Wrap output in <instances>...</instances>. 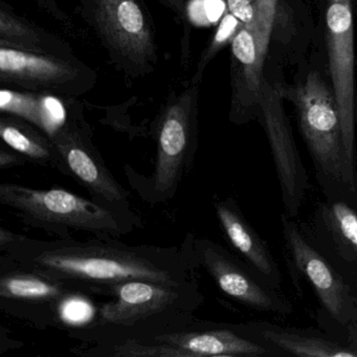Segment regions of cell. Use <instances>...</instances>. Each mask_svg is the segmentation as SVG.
Listing matches in <instances>:
<instances>
[{
	"instance_id": "ffe728a7",
	"label": "cell",
	"mask_w": 357,
	"mask_h": 357,
	"mask_svg": "<svg viewBox=\"0 0 357 357\" xmlns=\"http://www.w3.org/2000/svg\"><path fill=\"white\" fill-rule=\"evenodd\" d=\"M0 47L75 58L66 43L14 13L3 0L0 3Z\"/></svg>"
},
{
	"instance_id": "6da1fadb",
	"label": "cell",
	"mask_w": 357,
	"mask_h": 357,
	"mask_svg": "<svg viewBox=\"0 0 357 357\" xmlns=\"http://www.w3.org/2000/svg\"><path fill=\"white\" fill-rule=\"evenodd\" d=\"M1 267L35 271L82 294H107L114 284L150 280L173 286L192 285L193 265L185 248L130 246L114 237L86 242L73 238L30 239L0 229Z\"/></svg>"
},
{
	"instance_id": "7a4b0ae2",
	"label": "cell",
	"mask_w": 357,
	"mask_h": 357,
	"mask_svg": "<svg viewBox=\"0 0 357 357\" xmlns=\"http://www.w3.org/2000/svg\"><path fill=\"white\" fill-rule=\"evenodd\" d=\"M0 204L13 211L26 225L60 238H70L73 231L116 238L130 233L137 225L132 213L87 199L61 188L39 190L1 183Z\"/></svg>"
},
{
	"instance_id": "30bf717a",
	"label": "cell",
	"mask_w": 357,
	"mask_h": 357,
	"mask_svg": "<svg viewBox=\"0 0 357 357\" xmlns=\"http://www.w3.org/2000/svg\"><path fill=\"white\" fill-rule=\"evenodd\" d=\"M305 222L311 241L357 292V193H324Z\"/></svg>"
},
{
	"instance_id": "5bb4252c",
	"label": "cell",
	"mask_w": 357,
	"mask_h": 357,
	"mask_svg": "<svg viewBox=\"0 0 357 357\" xmlns=\"http://www.w3.org/2000/svg\"><path fill=\"white\" fill-rule=\"evenodd\" d=\"M187 286H173L150 280H130L108 289L110 302L100 310V321L108 325L132 326L175 308L185 298Z\"/></svg>"
},
{
	"instance_id": "ac0fdd59",
	"label": "cell",
	"mask_w": 357,
	"mask_h": 357,
	"mask_svg": "<svg viewBox=\"0 0 357 357\" xmlns=\"http://www.w3.org/2000/svg\"><path fill=\"white\" fill-rule=\"evenodd\" d=\"M84 294L70 285L16 267H1L0 298L8 302L51 307L59 314L60 307L72 296Z\"/></svg>"
},
{
	"instance_id": "9c48e42d",
	"label": "cell",
	"mask_w": 357,
	"mask_h": 357,
	"mask_svg": "<svg viewBox=\"0 0 357 357\" xmlns=\"http://www.w3.org/2000/svg\"><path fill=\"white\" fill-rule=\"evenodd\" d=\"M284 96L280 87L263 79L257 104L273 156L284 213L294 219L300 215L306 198L309 176L284 109Z\"/></svg>"
},
{
	"instance_id": "d4e9b609",
	"label": "cell",
	"mask_w": 357,
	"mask_h": 357,
	"mask_svg": "<svg viewBox=\"0 0 357 357\" xmlns=\"http://www.w3.org/2000/svg\"><path fill=\"white\" fill-rule=\"evenodd\" d=\"M28 162L29 160L20 155V153L8 151L5 148L0 149V169L1 170L13 168V167L24 166Z\"/></svg>"
},
{
	"instance_id": "e0dca14e",
	"label": "cell",
	"mask_w": 357,
	"mask_h": 357,
	"mask_svg": "<svg viewBox=\"0 0 357 357\" xmlns=\"http://www.w3.org/2000/svg\"><path fill=\"white\" fill-rule=\"evenodd\" d=\"M241 326L246 334L268 347L278 355L298 357H357V352L354 349L333 337L291 328H284L265 321Z\"/></svg>"
},
{
	"instance_id": "277c9868",
	"label": "cell",
	"mask_w": 357,
	"mask_h": 357,
	"mask_svg": "<svg viewBox=\"0 0 357 357\" xmlns=\"http://www.w3.org/2000/svg\"><path fill=\"white\" fill-rule=\"evenodd\" d=\"M280 223L292 283L296 288L302 280L306 281L319 302V323L333 338L347 344V332L357 323V292L311 241L300 222L283 212Z\"/></svg>"
},
{
	"instance_id": "7402d4cb",
	"label": "cell",
	"mask_w": 357,
	"mask_h": 357,
	"mask_svg": "<svg viewBox=\"0 0 357 357\" xmlns=\"http://www.w3.org/2000/svg\"><path fill=\"white\" fill-rule=\"evenodd\" d=\"M243 26V24L235 17L231 15V13H227L219 24V28L217 29L216 34H215L214 38H213L212 43L208 45V49L204 51V55L200 58L199 63L197 66V70L196 74L194 75L193 84H198L200 81V77H202V73H204V68L208 66V62L211 61L213 57L216 55L217 52L225 45V43H229L233 40L235 35L237 34L238 31Z\"/></svg>"
},
{
	"instance_id": "4316f807",
	"label": "cell",
	"mask_w": 357,
	"mask_h": 357,
	"mask_svg": "<svg viewBox=\"0 0 357 357\" xmlns=\"http://www.w3.org/2000/svg\"><path fill=\"white\" fill-rule=\"evenodd\" d=\"M164 1H166L169 7L174 9L181 15H183L187 10V0H164Z\"/></svg>"
},
{
	"instance_id": "9a60e30c",
	"label": "cell",
	"mask_w": 357,
	"mask_h": 357,
	"mask_svg": "<svg viewBox=\"0 0 357 357\" xmlns=\"http://www.w3.org/2000/svg\"><path fill=\"white\" fill-rule=\"evenodd\" d=\"M214 208L219 225L227 240L248 263L271 287L282 291L281 269L266 242L252 227L234 198H216Z\"/></svg>"
},
{
	"instance_id": "8992f818",
	"label": "cell",
	"mask_w": 357,
	"mask_h": 357,
	"mask_svg": "<svg viewBox=\"0 0 357 357\" xmlns=\"http://www.w3.org/2000/svg\"><path fill=\"white\" fill-rule=\"evenodd\" d=\"M199 83L167 103L156 131L158 154L150 181V202L174 197L183 176L191 170L198 142Z\"/></svg>"
},
{
	"instance_id": "484cf974",
	"label": "cell",
	"mask_w": 357,
	"mask_h": 357,
	"mask_svg": "<svg viewBox=\"0 0 357 357\" xmlns=\"http://www.w3.org/2000/svg\"><path fill=\"white\" fill-rule=\"evenodd\" d=\"M346 344L357 352V323L347 332Z\"/></svg>"
},
{
	"instance_id": "3957f363",
	"label": "cell",
	"mask_w": 357,
	"mask_h": 357,
	"mask_svg": "<svg viewBox=\"0 0 357 357\" xmlns=\"http://www.w3.org/2000/svg\"><path fill=\"white\" fill-rule=\"evenodd\" d=\"M301 132L321 192L352 191L357 181L349 170L340 109L333 91L317 73L290 91Z\"/></svg>"
},
{
	"instance_id": "5b68a950",
	"label": "cell",
	"mask_w": 357,
	"mask_h": 357,
	"mask_svg": "<svg viewBox=\"0 0 357 357\" xmlns=\"http://www.w3.org/2000/svg\"><path fill=\"white\" fill-rule=\"evenodd\" d=\"M87 20L116 66L145 76L158 62L153 26L142 0H81Z\"/></svg>"
},
{
	"instance_id": "8fae6325",
	"label": "cell",
	"mask_w": 357,
	"mask_h": 357,
	"mask_svg": "<svg viewBox=\"0 0 357 357\" xmlns=\"http://www.w3.org/2000/svg\"><path fill=\"white\" fill-rule=\"evenodd\" d=\"M93 70L76 58L0 47V82L35 93L82 95L95 84Z\"/></svg>"
},
{
	"instance_id": "4fadbf2b",
	"label": "cell",
	"mask_w": 357,
	"mask_h": 357,
	"mask_svg": "<svg viewBox=\"0 0 357 357\" xmlns=\"http://www.w3.org/2000/svg\"><path fill=\"white\" fill-rule=\"evenodd\" d=\"M279 0H254V18L231 40L235 68V110L258 100L263 68L277 16Z\"/></svg>"
},
{
	"instance_id": "44dd1931",
	"label": "cell",
	"mask_w": 357,
	"mask_h": 357,
	"mask_svg": "<svg viewBox=\"0 0 357 357\" xmlns=\"http://www.w3.org/2000/svg\"><path fill=\"white\" fill-rule=\"evenodd\" d=\"M0 137L8 147L29 162L66 174L63 162L51 137L43 131L36 130L31 123L11 114L3 116L0 120Z\"/></svg>"
},
{
	"instance_id": "2e32d148",
	"label": "cell",
	"mask_w": 357,
	"mask_h": 357,
	"mask_svg": "<svg viewBox=\"0 0 357 357\" xmlns=\"http://www.w3.org/2000/svg\"><path fill=\"white\" fill-rule=\"evenodd\" d=\"M156 344L176 347L188 357L277 356V353L248 335L241 325L231 328L168 332L153 338Z\"/></svg>"
},
{
	"instance_id": "603a6c76",
	"label": "cell",
	"mask_w": 357,
	"mask_h": 357,
	"mask_svg": "<svg viewBox=\"0 0 357 357\" xmlns=\"http://www.w3.org/2000/svg\"><path fill=\"white\" fill-rule=\"evenodd\" d=\"M114 356L137 357V356H158V357H188L183 351L176 347L167 344H156L146 346L139 342H125L114 349Z\"/></svg>"
},
{
	"instance_id": "d6986e66",
	"label": "cell",
	"mask_w": 357,
	"mask_h": 357,
	"mask_svg": "<svg viewBox=\"0 0 357 357\" xmlns=\"http://www.w3.org/2000/svg\"><path fill=\"white\" fill-rule=\"evenodd\" d=\"M0 109L3 114L31 123L49 137L68 119L61 100L47 93L3 89L0 91Z\"/></svg>"
},
{
	"instance_id": "7c38bea8",
	"label": "cell",
	"mask_w": 357,
	"mask_h": 357,
	"mask_svg": "<svg viewBox=\"0 0 357 357\" xmlns=\"http://www.w3.org/2000/svg\"><path fill=\"white\" fill-rule=\"evenodd\" d=\"M50 137L63 162L66 175L82 185L93 199L131 213L128 192L108 170L84 124L68 119Z\"/></svg>"
},
{
	"instance_id": "52a82bcc",
	"label": "cell",
	"mask_w": 357,
	"mask_h": 357,
	"mask_svg": "<svg viewBox=\"0 0 357 357\" xmlns=\"http://www.w3.org/2000/svg\"><path fill=\"white\" fill-rule=\"evenodd\" d=\"M185 250L195 265L204 267L219 289L243 306L258 312L288 317L291 302L271 287L248 263L208 238L192 237Z\"/></svg>"
},
{
	"instance_id": "cb8c5ba5",
	"label": "cell",
	"mask_w": 357,
	"mask_h": 357,
	"mask_svg": "<svg viewBox=\"0 0 357 357\" xmlns=\"http://www.w3.org/2000/svg\"><path fill=\"white\" fill-rule=\"evenodd\" d=\"M227 10L243 26H248L254 18V0H222Z\"/></svg>"
},
{
	"instance_id": "ba28073f",
	"label": "cell",
	"mask_w": 357,
	"mask_h": 357,
	"mask_svg": "<svg viewBox=\"0 0 357 357\" xmlns=\"http://www.w3.org/2000/svg\"><path fill=\"white\" fill-rule=\"evenodd\" d=\"M326 41L349 170L357 181L354 20L351 0H327Z\"/></svg>"
}]
</instances>
